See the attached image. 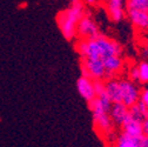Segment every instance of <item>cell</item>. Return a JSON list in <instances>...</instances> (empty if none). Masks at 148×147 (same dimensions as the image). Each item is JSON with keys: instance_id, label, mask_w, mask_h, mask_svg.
I'll use <instances>...</instances> for the list:
<instances>
[{"instance_id": "cell-3", "label": "cell", "mask_w": 148, "mask_h": 147, "mask_svg": "<svg viewBox=\"0 0 148 147\" xmlns=\"http://www.w3.org/2000/svg\"><path fill=\"white\" fill-rule=\"evenodd\" d=\"M120 87H121V98L122 104L131 108L132 106L136 105L140 100V89L136 86L135 82L131 81L129 79H121L120 80Z\"/></svg>"}, {"instance_id": "cell-15", "label": "cell", "mask_w": 148, "mask_h": 147, "mask_svg": "<svg viewBox=\"0 0 148 147\" xmlns=\"http://www.w3.org/2000/svg\"><path fill=\"white\" fill-rule=\"evenodd\" d=\"M126 8L148 12V0H129L126 3Z\"/></svg>"}, {"instance_id": "cell-13", "label": "cell", "mask_w": 148, "mask_h": 147, "mask_svg": "<svg viewBox=\"0 0 148 147\" xmlns=\"http://www.w3.org/2000/svg\"><path fill=\"white\" fill-rule=\"evenodd\" d=\"M113 147H143V137L132 138L125 133H121L116 138Z\"/></svg>"}, {"instance_id": "cell-19", "label": "cell", "mask_w": 148, "mask_h": 147, "mask_svg": "<svg viewBox=\"0 0 148 147\" xmlns=\"http://www.w3.org/2000/svg\"><path fill=\"white\" fill-rule=\"evenodd\" d=\"M139 102H141L146 107L147 111H148V87L143 88L140 92V100H139Z\"/></svg>"}, {"instance_id": "cell-18", "label": "cell", "mask_w": 148, "mask_h": 147, "mask_svg": "<svg viewBox=\"0 0 148 147\" xmlns=\"http://www.w3.org/2000/svg\"><path fill=\"white\" fill-rule=\"evenodd\" d=\"M94 89H95V94L97 97L103 94L106 92V87H105V82L102 80H97L94 81Z\"/></svg>"}, {"instance_id": "cell-8", "label": "cell", "mask_w": 148, "mask_h": 147, "mask_svg": "<svg viewBox=\"0 0 148 147\" xmlns=\"http://www.w3.org/2000/svg\"><path fill=\"white\" fill-rule=\"evenodd\" d=\"M127 15L134 27L147 31L148 30V12L138 10H127Z\"/></svg>"}, {"instance_id": "cell-1", "label": "cell", "mask_w": 148, "mask_h": 147, "mask_svg": "<svg viewBox=\"0 0 148 147\" xmlns=\"http://www.w3.org/2000/svg\"><path fill=\"white\" fill-rule=\"evenodd\" d=\"M85 16V4L82 1H73L71 6L61 11L57 16L60 32L67 40L75 38L80 20Z\"/></svg>"}, {"instance_id": "cell-17", "label": "cell", "mask_w": 148, "mask_h": 147, "mask_svg": "<svg viewBox=\"0 0 148 147\" xmlns=\"http://www.w3.org/2000/svg\"><path fill=\"white\" fill-rule=\"evenodd\" d=\"M128 79L135 82V81H139V71H138V66H132L131 68L128 69Z\"/></svg>"}, {"instance_id": "cell-10", "label": "cell", "mask_w": 148, "mask_h": 147, "mask_svg": "<svg viewBox=\"0 0 148 147\" xmlns=\"http://www.w3.org/2000/svg\"><path fill=\"white\" fill-rule=\"evenodd\" d=\"M105 69L107 76H115L119 72L122 71L125 66V60L120 56H112V57H107L102 59Z\"/></svg>"}, {"instance_id": "cell-20", "label": "cell", "mask_w": 148, "mask_h": 147, "mask_svg": "<svg viewBox=\"0 0 148 147\" xmlns=\"http://www.w3.org/2000/svg\"><path fill=\"white\" fill-rule=\"evenodd\" d=\"M142 134L145 138H148V115L142 121Z\"/></svg>"}, {"instance_id": "cell-22", "label": "cell", "mask_w": 148, "mask_h": 147, "mask_svg": "<svg viewBox=\"0 0 148 147\" xmlns=\"http://www.w3.org/2000/svg\"><path fill=\"white\" fill-rule=\"evenodd\" d=\"M146 47H147V49H148V36H147V43H146Z\"/></svg>"}, {"instance_id": "cell-2", "label": "cell", "mask_w": 148, "mask_h": 147, "mask_svg": "<svg viewBox=\"0 0 148 147\" xmlns=\"http://www.w3.org/2000/svg\"><path fill=\"white\" fill-rule=\"evenodd\" d=\"M82 76L90 78L92 80H102L107 77V73L102 63V59H84L81 65Z\"/></svg>"}, {"instance_id": "cell-4", "label": "cell", "mask_w": 148, "mask_h": 147, "mask_svg": "<svg viewBox=\"0 0 148 147\" xmlns=\"http://www.w3.org/2000/svg\"><path fill=\"white\" fill-rule=\"evenodd\" d=\"M77 34H79L80 39H94L100 35V32L93 18L85 14V16L80 20L78 25Z\"/></svg>"}, {"instance_id": "cell-12", "label": "cell", "mask_w": 148, "mask_h": 147, "mask_svg": "<svg viewBox=\"0 0 148 147\" xmlns=\"http://www.w3.org/2000/svg\"><path fill=\"white\" fill-rule=\"evenodd\" d=\"M128 114H129V108L126 107L123 104H113L109 109L110 119H112L114 125H118V126H122Z\"/></svg>"}, {"instance_id": "cell-11", "label": "cell", "mask_w": 148, "mask_h": 147, "mask_svg": "<svg viewBox=\"0 0 148 147\" xmlns=\"http://www.w3.org/2000/svg\"><path fill=\"white\" fill-rule=\"evenodd\" d=\"M122 133L132 137V138H139V137H143L142 134V122L133 119L131 115L128 114L127 119L125 120V122L122 124Z\"/></svg>"}, {"instance_id": "cell-6", "label": "cell", "mask_w": 148, "mask_h": 147, "mask_svg": "<svg viewBox=\"0 0 148 147\" xmlns=\"http://www.w3.org/2000/svg\"><path fill=\"white\" fill-rule=\"evenodd\" d=\"M105 5H106L107 14H108L110 20L119 23L125 18L126 3L121 1V0H109V1L105 3Z\"/></svg>"}, {"instance_id": "cell-9", "label": "cell", "mask_w": 148, "mask_h": 147, "mask_svg": "<svg viewBox=\"0 0 148 147\" xmlns=\"http://www.w3.org/2000/svg\"><path fill=\"white\" fill-rule=\"evenodd\" d=\"M105 87H106V94L108 95L110 102L112 104H122L120 80H118V79H108L105 82Z\"/></svg>"}, {"instance_id": "cell-14", "label": "cell", "mask_w": 148, "mask_h": 147, "mask_svg": "<svg viewBox=\"0 0 148 147\" xmlns=\"http://www.w3.org/2000/svg\"><path fill=\"white\" fill-rule=\"evenodd\" d=\"M129 115H131L133 119L142 122L146 119V117L148 115V111L141 102H138L136 105H134L129 108Z\"/></svg>"}, {"instance_id": "cell-16", "label": "cell", "mask_w": 148, "mask_h": 147, "mask_svg": "<svg viewBox=\"0 0 148 147\" xmlns=\"http://www.w3.org/2000/svg\"><path fill=\"white\" fill-rule=\"evenodd\" d=\"M136 66L139 71V81L142 84H147L148 82V61L143 60L139 63Z\"/></svg>"}, {"instance_id": "cell-21", "label": "cell", "mask_w": 148, "mask_h": 147, "mask_svg": "<svg viewBox=\"0 0 148 147\" xmlns=\"http://www.w3.org/2000/svg\"><path fill=\"white\" fill-rule=\"evenodd\" d=\"M143 147H148V138L143 137Z\"/></svg>"}, {"instance_id": "cell-5", "label": "cell", "mask_w": 148, "mask_h": 147, "mask_svg": "<svg viewBox=\"0 0 148 147\" xmlns=\"http://www.w3.org/2000/svg\"><path fill=\"white\" fill-rule=\"evenodd\" d=\"M77 89L82 99H85L87 102H92L95 98V89H94V80L90 78L81 76L77 80Z\"/></svg>"}, {"instance_id": "cell-7", "label": "cell", "mask_w": 148, "mask_h": 147, "mask_svg": "<svg viewBox=\"0 0 148 147\" xmlns=\"http://www.w3.org/2000/svg\"><path fill=\"white\" fill-rule=\"evenodd\" d=\"M93 122L97 130L103 134L108 135L113 130V121L109 117V112H95L93 113Z\"/></svg>"}]
</instances>
